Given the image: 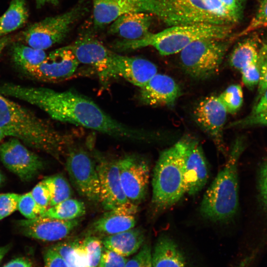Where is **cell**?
Returning <instances> with one entry per match:
<instances>
[{
    "instance_id": "f35d334b",
    "label": "cell",
    "mask_w": 267,
    "mask_h": 267,
    "mask_svg": "<svg viewBox=\"0 0 267 267\" xmlns=\"http://www.w3.org/2000/svg\"><path fill=\"white\" fill-rule=\"evenodd\" d=\"M31 193L35 201L40 207L45 210L49 207L50 200V193L46 185L43 180L36 184Z\"/></svg>"
},
{
    "instance_id": "8d00e7d4",
    "label": "cell",
    "mask_w": 267,
    "mask_h": 267,
    "mask_svg": "<svg viewBox=\"0 0 267 267\" xmlns=\"http://www.w3.org/2000/svg\"><path fill=\"white\" fill-rule=\"evenodd\" d=\"M125 267H152V251L149 244L144 243L138 253L128 260Z\"/></svg>"
},
{
    "instance_id": "ee69618b",
    "label": "cell",
    "mask_w": 267,
    "mask_h": 267,
    "mask_svg": "<svg viewBox=\"0 0 267 267\" xmlns=\"http://www.w3.org/2000/svg\"><path fill=\"white\" fill-rule=\"evenodd\" d=\"M3 267H32V264L29 259L20 257L10 261Z\"/></svg>"
},
{
    "instance_id": "30bf717a",
    "label": "cell",
    "mask_w": 267,
    "mask_h": 267,
    "mask_svg": "<svg viewBox=\"0 0 267 267\" xmlns=\"http://www.w3.org/2000/svg\"><path fill=\"white\" fill-rule=\"evenodd\" d=\"M93 24L101 28L120 16L142 12L154 15L166 25L168 15L159 0H92Z\"/></svg>"
},
{
    "instance_id": "7c38bea8",
    "label": "cell",
    "mask_w": 267,
    "mask_h": 267,
    "mask_svg": "<svg viewBox=\"0 0 267 267\" xmlns=\"http://www.w3.org/2000/svg\"><path fill=\"white\" fill-rule=\"evenodd\" d=\"M0 160L23 181L32 180L44 166L40 156L13 137L0 145Z\"/></svg>"
},
{
    "instance_id": "1f68e13d",
    "label": "cell",
    "mask_w": 267,
    "mask_h": 267,
    "mask_svg": "<svg viewBox=\"0 0 267 267\" xmlns=\"http://www.w3.org/2000/svg\"><path fill=\"white\" fill-rule=\"evenodd\" d=\"M218 97L227 113L234 114L240 109L243 103L242 89L239 85H230Z\"/></svg>"
},
{
    "instance_id": "3957f363",
    "label": "cell",
    "mask_w": 267,
    "mask_h": 267,
    "mask_svg": "<svg viewBox=\"0 0 267 267\" xmlns=\"http://www.w3.org/2000/svg\"><path fill=\"white\" fill-rule=\"evenodd\" d=\"M233 27L207 23L177 25L158 33L149 32L138 40L118 41L113 44V47L118 51H125L150 46L161 55H169L180 52L198 40L228 39Z\"/></svg>"
},
{
    "instance_id": "ac0fdd59",
    "label": "cell",
    "mask_w": 267,
    "mask_h": 267,
    "mask_svg": "<svg viewBox=\"0 0 267 267\" xmlns=\"http://www.w3.org/2000/svg\"><path fill=\"white\" fill-rule=\"evenodd\" d=\"M80 222L79 219L61 220L39 216L17 221L16 225L27 237L44 241H57L67 237Z\"/></svg>"
},
{
    "instance_id": "d6986e66",
    "label": "cell",
    "mask_w": 267,
    "mask_h": 267,
    "mask_svg": "<svg viewBox=\"0 0 267 267\" xmlns=\"http://www.w3.org/2000/svg\"><path fill=\"white\" fill-rule=\"evenodd\" d=\"M138 211V205L130 201L107 211L91 223L87 235L107 236L133 228L136 224L135 215Z\"/></svg>"
},
{
    "instance_id": "4fadbf2b",
    "label": "cell",
    "mask_w": 267,
    "mask_h": 267,
    "mask_svg": "<svg viewBox=\"0 0 267 267\" xmlns=\"http://www.w3.org/2000/svg\"><path fill=\"white\" fill-rule=\"evenodd\" d=\"M227 112L218 96L211 95L202 99L193 111L197 125L211 138L217 148L226 153L223 129Z\"/></svg>"
},
{
    "instance_id": "e0dca14e",
    "label": "cell",
    "mask_w": 267,
    "mask_h": 267,
    "mask_svg": "<svg viewBox=\"0 0 267 267\" xmlns=\"http://www.w3.org/2000/svg\"><path fill=\"white\" fill-rule=\"evenodd\" d=\"M183 145V173L186 193L195 195L206 184L209 169L201 145L195 139L185 136L181 139Z\"/></svg>"
},
{
    "instance_id": "6da1fadb",
    "label": "cell",
    "mask_w": 267,
    "mask_h": 267,
    "mask_svg": "<svg viewBox=\"0 0 267 267\" xmlns=\"http://www.w3.org/2000/svg\"><path fill=\"white\" fill-rule=\"evenodd\" d=\"M0 93L34 105L55 120L118 139L145 141L150 139L152 135L118 121L91 99L74 90L60 91L44 87L4 83L0 85Z\"/></svg>"
},
{
    "instance_id": "9a60e30c",
    "label": "cell",
    "mask_w": 267,
    "mask_h": 267,
    "mask_svg": "<svg viewBox=\"0 0 267 267\" xmlns=\"http://www.w3.org/2000/svg\"><path fill=\"white\" fill-rule=\"evenodd\" d=\"M157 73L156 66L148 60L122 55L113 52L102 82H107L113 78L121 77L141 88Z\"/></svg>"
},
{
    "instance_id": "2e32d148",
    "label": "cell",
    "mask_w": 267,
    "mask_h": 267,
    "mask_svg": "<svg viewBox=\"0 0 267 267\" xmlns=\"http://www.w3.org/2000/svg\"><path fill=\"white\" fill-rule=\"evenodd\" d=\"M94 159L100 182L99 203L106 211L130 201L122 186L118 161L108 159L98 153Z\"/></svg>"
},
{
    "instance_id": "f907efd6",
    "label": "cell",
    "mask_w": 267,
    "mask_h": 267,
    "mask_svg": "<svg viewBox=\"0 0 267 267\" xmlns=\"http://www.w3.org/2000/svg\"><path fill=\"white\" fill-rule=\"evenodd\" d=\"M3 178L2 174L0 173V186L3 182Z\"/></svg>"
},
{
    "instance_id": "7a4b0ae2",
    "label": "cell",
    "mask_w": 267,
    "mask_h": 267,
    "mask_svg": "<svg viewBox=\"0 0 267 267\" xmlns=\"http://www.w3.org/2000/svg\"><path fill=\"white\" fill-rule=\"evenodd\" d=\"M0 129L32 148L59 158L71 144L68 135L0 93Z\"/></svg>"
},
{
    "instance_id": "ba28073f",
    "label": "cell",
    "mask_w": 267,
    "mask_h": 267,
    "mask_svg": "<svg viewBox=\"0 0 267 267\" xmlns=\"http://www.w3.org/2000/svg\"><path fill=\"white\" fill-rule=\"evenodd\" d=\"M85 12V7L79 3L65 12L46 17L22 31L20 41L31 47L44 50L62 42L73 24Z\"/></svg>"
},
{
    "instance_id": "74e56055",
    "label": "cell",
    "mask_w": 267,
    "mask_h": 267,
    "mask_svg": "<svg viewBox=\"0 0 267 267\" xmlns=\"http://www.w3.org/2000/svg\"><path fill=\"white\" fill-rule=\"evenodd\" d=\"M128 259L104 247L98 267H125Z\"/></svg>"
},
{
    "instance_id": "8fae6325",
    "label": "cell",
    "mask_w": 267,
    "mask_h": 267,
    "mask_svg": "<svg viewBox=\"0 0 267 267\" xmlns=\"http://www.w3.org/2000/svg\"><path fill=\"white\" fill-rule=\"evenodd\" d=\"M123 191L131 202L138 205L147 194L150 166L146 159L135 154L127 155L118 160Z\"/></svg>"
},
{
    "instance_id": "bcb514c9",
    "label": "cell",
    "mask_w": 267,
    "mask_h": 267,
    "mask_svg": "<svg viewBox=\"0 0 267 267\" xmlns=\"http://www.w3.org/2000/svg\"><path fill=\"white\" fill-rule=\"evenodd\" d=\"M11 40V37L6 36L0 38V53Z\"/></svg>"
},
{
    "instance_id": "7402d4cb",
    "label": "cell",
    "mask_w": 267,
    "mask_h": 267,
    "mask_svg": "<svg viewBox=\"0 0 267 267\" xmlns=\"http://www.w3.org/2000/svg\"><path fill=\"white\" fill-rule=\"evenodd\" d=\"M150 14L142 12L123 14L111 23L108 32L125 40L140 39L149 32L152 22Z\"/></svg>"
},
{
    "instance_id": "603a6c76",
    "label": "cell",
    "mask_w": 267,
    "mask_h": 267,
    "mask_svg": "<svg viewBox=\"0 0 267 267\" xmlns=\"http://www.w3.org/2000/svg\"><path fill=\"white\" fill-rule=\"evenodd\" d=\"M145 233L142 228H133L105 236L102 239L104 247L125 257L137 252L143 244Z\"/></svg>"
},
{
    "instance_id": "f546056e",
    "label": "cell",
    "mask_w": 267,
    "mask_h": 267,
    "mask_svg": "<svg viewBox=\"0 0 267 267\" xmlns=\"http://www.w3.org/2000/svg\"><path fill=\"white\" fill-rule=\"evenodd\" d=\"M267 126V89L260 96L251 112L243 118L234 121L229 128Z\"/></svg>"
},
{
    "instance_id": "44dd1931",
    "label": "cell",
    "mask_w": 267,
    "mask_h": 267,
    "mask_svg": "<svg viewBox=\"0 0 267 267\" xmlns=\"http://www.w3.org/2000/svg\"><path fill=\"white\" fill-rule=\"evenodd\" d=\"M181 94L180 89L171 77L156 74L140 88L139 99L143 104L151 106H171Z\"/></svg>"
},
{
    "instance_id": "d4e9b609",
    "label": "cell",
    "mask_w": 267,
    "mask_h": 267,
    "mask_svg": "<svg viewBox=\"0 0 267 267\" xmlns=\"http://www.w3.org/2000/svg\"><path fill=\"white\" fill-rule=\"evenodd\" d=\"M28 17L25 0H11L7 9L0 17V38L22 27Z\"/></svg>"
},
{
    "instance_id": "277c9868",
    "label": "cell",
    "mask_w": 267,
    "mask_h": 267,
    "mask_svg": "<svg viewBox=\"0 0 267 267\" xmlns=\"http://www.w3.org/2000/svg\"><path fill=\"white\" fill-rule=\"evenodd\" d=\"M245 146L242 137L235 140L226 164L205 192L200 212L206 219L225 222L236 214L239 202L237 165Z\"/></svg>"
},
{
    "instance_id": "ffe728a7",
    "label": "cell",
    "mask_w": 267,
    "mask_h": 267,
    "mask_svg": "<svg viewBox=\"0 0 267 267\" xmlns=\"http://www.w3.org/2000/svg\"><path fill=\"white\" fill-rule=\"evenodd\" d=\"M69 46L79 62L94 67L102 81L113 51L89 34L80 36Z\"/></svg>"
},
{
    "instance_id": "836d02e7",
    "label": "cell",
    "mask_w": 267,
    "mask_h": 267,
    "mask_svg": "<svg viewBox=\"0 0 267 267\" xmlns=\"http://www.w3.org/2000/svg\"><path fill=\"white\" fill-rule=\"evenodd\" d=\"M267 27V0H262L259 8L248 25L238 34L230 37L235 40L256 30Z\"/></svg>"
},
{
    "instance_id": "4316f807",
    "label": "cell",
    "mask_w": 267,
    "mask_h": 267,
    "mask_svg": "<svg viewBox=\"0 0 267 267\" xmlns=\"http://www.w3.org/2000/svg\"><path fill=\"white\" fill-rule=\"evenodd\" d=\"M259 52L258 40L253 37H248L235 46L231 53L229 63L241 71L249 65L258 64Z\"/></svg>"
},
{
    "instance_id": "f1b7e54d",
    "label": "cell",
    "mask_w": 267,
    "mask_h": 267,
    "mask_svg": "<svg viewBox=\"0 0 267 267\" xmlns=\"http://www.w3.org/2000/svg\"><path fill=\"white\" fill-rule=\"evenodd\" d=\"M86 213V208L84 202L70 198L48 207L40 216L61 220H72L79 219Z\"/></svg>"
},
{
    "instance_id": "5bb4252c",
    "label": "cell",
    "mask_w": 267,
    "mask_h": 267,
    "mask_svg": "<svg viewBox=\"0 0 267 267\" xmlns=\"http://www.w3.org/2000/svg\"><path fill=\"white\" fill-rule=\"evenodd\" d=\"M79 64L68 45L49 52L41 63L25 72L39 81L59 82L70 78Z\"/></svg>"
},
{
    "instance_id": "7dc6e473",
    "label": "cell",
    "mask_w": 267,
    "mask_h": 267,
    "mask_svg": "<svg viewBox=\"0 0 267 267\" xmlns=\"http://www.w3.org/2000/svg\"><path fill=\"white\" fill-rule=\"evenodd\" d=\"M10 249V245H7L0 247V263Z\"/></svg>"
},
{
    "instance_id": "b9f144b4",
    "label": "cell",
    "mask_w": 267,
    "mask_h": 267,
    "mask_svg": "<svg viewBox=\"0 0 267 267\" xmlns=\"http://www.w3.org/2000/svg\"><path fill=\"white\" fill-rule=\"evenodd\" d=\"M44 267H68L64 260L51 247L44 254Z\"/></svg>"
},
{
    "instance_id": "4dcf8cb0",
    "label": "cell",
    "mask_w": 267,
    "mask_h": 267,
    "mask_svg": "<svg viewBox=\"0 0 267 267\" xmlns=\"http://www.w3.org/2000/svg\"><path fill=\"white\" fill-rule=\"evenodd\" d=\"M43 180L49 191L50 207L71 198L72 195L71 185L63 175H54L46 177Z\"/></svg>"
},
{
    "instance_id": "5b68a950",
    "label": "cell",
    "mask_w": 267,
    "mask_h": 267,
    "mask_svg": "<svg viewBox=\"0 0 267 267\" xmlns=\"http://www.w3.org/2000/svg\"><path fill=\"white\" fill-rule=\"evenodd\" d=\"M169 26L207 23L234 27L242 19L248 0H159Z\"/></svg>"
},
{
    "instance_id": "484cf974",
    "label": "cell",
    "mask_w": 267,
    "mask_h": 267,
    "mask_svg": "<svg viewBox=\"0 0 267 267\" xmlns=\"http://www.w3.org/2000/svg\"><path fill=\"white\" fill-rule=\"evenodd\" d=\"M51 247L64 260L68 267H89L82 240L74 238L59 242Z\"/></svg>"
},
{
    "instance_id": "681fc988",
    "label": "cell",
    "mask_w": 267,
    "mask_h": 267,
    "mask_svg": "<svg viewBox=\"0 0 267 267\" xmlns=\"http://www.w3.org/2000/svg\"><path fill=\"white\" fill-rule=\"evenodd\" d=\"M6 137V135L0 129V142L1 140Z\"/></svg>"
},
{
    "instance_id": "ab89813d",
    "label": "cell",
    "mask_w": 267,
    "mask_h": 267,
    "mask_svg": "<svg viewBox=\"0 0 267 267\" xmlns=\"http://www.w3.org/2000/svg\"><path fill=\"white\" fill-rule=\"evenodd\" d=\"M242 80L248 87H253L258 85L260 80V73L259 64H252L240 71Z\"/></svg>"
},
{
    "instance_id": "f6af8a7d",
    "label": "cell",
    "mask_w": 267,
    "mask_h": 267,
    "mask_svg": "<svg viewBox=\"0 0 267 267\" xmlns=\"http://www.w3.org/2000/svg\"><path fill=\"white\" fill-rule=\"evenodd\" d=\"M36 2V6L38 8H41L46 4H51L53 5H57L59 0H34Z\"/></svg>"
},
{
    "instance_id": "c3c4849f",
    "label": "cell",
    "mask_w": 267,
    "mask_h": 267,
    "mask_svg": "<svg viewBox=\"0 0 267 267\" xmlns=\"http://www.w3.org/2000/svg\"><path fill=\"white\" fill-rule=\"evenodd\" d=\"M266 53H267V39L265 40L262 44L261 48Z\"/></svg>"
},
{
    "instance_id": "52a82bcc",
    "label": "cell",
    "mask_w": 267,
    "mask_h": 267,
    "mask_svg": "<svg viewBox=\"0 0 267 267\" xmlns=\"http://www.w3.org/2000/svg\"><path fill=\"white\" fill-rule=\"evenodd\" d=\"M233 41L226 39H203L195 41L180 53L184 71L196 79H205L217 73Z\"/></svg>"
},
{
    "instance_id": "cb8c5ba5",
    "label": "cell",
    "mask_w": 267,
    "mask_h": 267,
    "mask_svg": "<svg viewBox=\"0 0 267 267\" xmlns=\"http://www.w3.org/2000/svg\"><path fill=\"white\" fill-rule=\"evenodd\" d=\"M152 258V267H188L184 254L178 245L166 235L158 238Z\"/></svg>"
},
{
    "instance_id": "d6a6232c",
    "label": "cell",
    "mask_w": 267,
    "mask_h": 267,
    "mask_svg": "<svg viewBox=\"0 0 267 267\" xmlns=\"http://www.w3.org/2000/svg\"><path fill=\"white\" fill-rule=\"evenodd\" d=\"M89 260V267H98L104 246L102 239L94 235H87L82 240Z\"/></svg>"
},
{
    "instance_id": "8992f818",
    "label": "cell",
    "mask_w": 267,
    "mask_h": 267,
    "mask_svg": "<svg viewBox=\"0 0 267 267\" xmlns=\"http://www.w3.org/2000/svg\"><path fill=\"white\" fill-rule=\"evenodd\" d=\"M181 140L163 151L154 167L151 207L155 214L168 209L186 193Z\"/></svg>"
},
{
    "instance_id": "7bdbcfd3",
    "label": "cell",
    "mask_w": 267,
    "mask_h": 267,
    "mask_svg": "<svg viewBox=\"0 0 267 267\" xmlns=\"http://www.w3.org/2000/svg\"><path fill=\"white\" fill-rule=\"evenodd\" d=\"M259 189L262 203L267 210V160L263 164L260 171Z\"/></svg>"
},
{
    "instance_id": "83f0119b",
    "label": "cell",
    "mask_w": 267,
    "mask_h": 267,
    "mask_svg": "<svg viewBox=\"0 0 267 267\" xmlns=\"http://www.w3.org/2000/svg\"><path fill=\"white\" fill-rule=\"evenodd\" d=\"M11 55L14 63L26 71L41 63L47 54L44 50L35 48L19 42L13 44Z\"/></svg>"
},
{
    "instance_id": "60d3db41",
    "label": "cell",
    "mask_w": 267,
    "mask_h": 267,
    "mask_svg": "<svg viewBox=\"0 0 267 267\" xmlns=\"http://www.w3.org/2000/svg\"><path fill=\"white\" fill-rule=\"evenodd\" d=\"M258 64L260 73L258 84V93L260 96L267 89V53L262 48L259 52Z\"/></svg>"
},
{
    "instance_id": "e575fe53",
    "label": "cell",
    "mask_w": 267,
    "mask_h": 267,
    "mask_svg": "<svg viewBox=\"0 0 267 267\" xmlns=\"http://www.w3.org/2000/svg\"><path fill=\"white\" fill-rule=\"evenodd\" d=\"M18 210L27 219L36 218L46 210L37 203L31 192L21 195Z\"/></svg>"
},
{
    "instance_id": "d590c367",
    "label": "cell",
    "mask_w": 267,
    "mask_h": 267,
    "mask_svg": "<svg viewBox=\"0 0 267 267\" xmlns=\"http://www.w3.org/2000/svg\"><path fill=\"white\" fill-rule=\"evenodd\" d=\"M21 195L15 193L0 194V221L18 210Z\"/></svg>"
},
{
    "instance_id": "9c48e42d",
    "label": "cell",
    "mask_w": 267,
    "mask_h": 267,
    "mask_svg": "<svg viewBox=\"0 0 267 267\" xmlns=\"http://www.w3.org/2000/svg\"><path fill=\"white\" fill-rule=\"evenodd\" d=\"M65 168L78 193L89 201L99 203V179L91 155L82 148L70 144L67 149Z\"/></svg>"
}]
</instances>
